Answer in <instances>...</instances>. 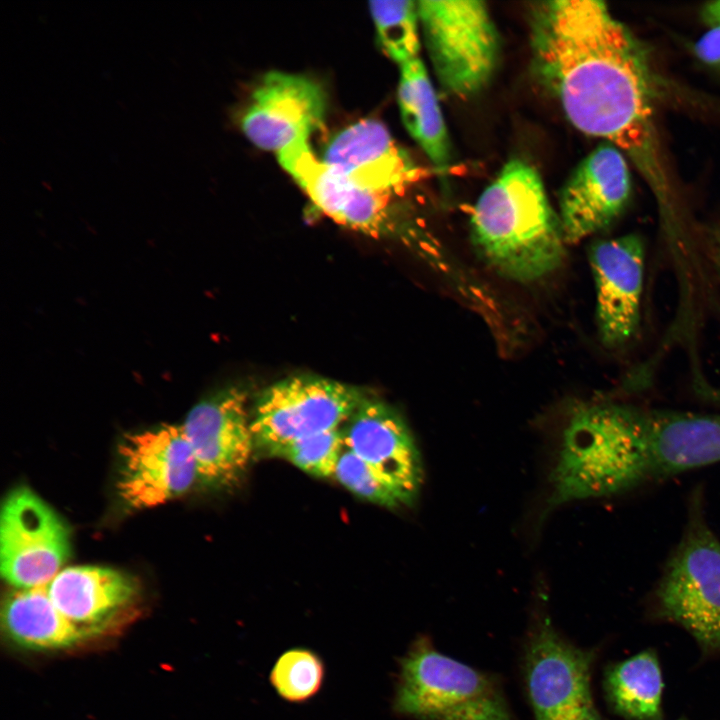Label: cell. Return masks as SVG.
<instances>
[{"label": "cell", "mask_w": 720, "mask_h": 720, "mask_svg": "<svg viewBox=\"0 0 720 720\" xmlns=\"http://www.w3.org/2000/svg\"><path fill=\"white\" fill-rule=\"evenodd\" d=\"M393 711L416 720H514L493 678L439 652L426 636L399 661Z\"/></svg>", "instance_id": "4"}, {"label": "cell", "mask_w": 720, "mask_h": 720, "mask_svg": "<svg viewBox=\"0 0 720 720\" xmlns=\"http://www.w3.org/2000/svg\"><path fill=\"white\" fill-rule=\"evenodd\" d=\"M181 427L195 457L198 480L215 487L240 480L255 447L243 390L230 387L201 401Z\"/></svg>", "instance_id": "12"}, {"label": "cell", "mask_w": 720, "mask_h": 720, "mask_svg": "<svg viewBox=\"0 0 720 720\" xmlns=\"http://www.w3.org/2000/svg\"><path fill=\"white\" fill-rule=\"evenodd\" d=\"M366 397L358 388L331 379L281 380L256 402L251 418L255 446L272 455L300 439L341 428Z\"/></svg>", "instance_id": "7"}, {"label": "cell", "mask_w": 720, "mask_h": 720, "mask_svg": "<svg viewBox=\"0 0 720 720\" xmlns=\"http://www.w3.org/2000/svg\"><path fill=\"white\" fill-rule=\"evenodd\" d=\"M119 452L117 489L132 508L162 505L188 491L198 479L195 457L181 426L163 425L129 434Z\"/></svg>", "instance_id": "11"}, {"label": "cell", "mask_w": 720, "mask_h": 720, "mask_svg": "<svg viewBox=\"0 0 720 720\" xmlns=\"http://www.w3.org/2000/svg\"><path fill=\"white\" fill-rule=\"evenodd\" d=\"M277 157L313 204L337 224L372 237L392 230L393 196L349 182L317 158L308 143L288 148Z\"/></svg>", "instance_id": "16"}, {"label": "cell", "mask_w": 720, "mask_h": 720, "mask_svg": "<svg viewBox=\"0 0 720 720\" xmlns=\"http://www.w3.org/2000/svg\"><path fill=\"white\" fill-rule=\"evenodd\" d=\"M326 113L323 88L304 75L271 71L253 90L239 117L244 135L258 148L276 154L308 143Z\"/></svg>", "instance_id": "10"}, {"label": "cell", "mask_w": 720, "mask_h": 720, "mask_svg": "<svg viewBox=\"0 0 720 720\" xmlns=\"http://www.w3.org/2000/svg\"><path fill=\"white\" fill-rule=\"evenodd\" d=\"M594 655L565 640L549 620L526 645L523 673L534 720H605L591 692Z\"/></svg>", "instance_id": "9"}, {"label": "cell", "mask_w": 720, "mask_h": 720, "mask_svg": "<svg viewBox=\"0 0 720 720\" xmlns=\"http://www.w3.org/2000/svg\"><path fill=\"white\" fill-rule=\"evenodd\" d=\"M698 59L720 72V26L711 27L694 46Z\"/></svg>", "instance_id": "26"}, {"label": "cell", "mask_w": 720, "mask_h": 720, "mask_svg": "<svg viewBox=\"0 0 720 720\" xmlns=\"http://www.w3.org/2000/svg\"><path fill=\"white\" fill-rule=\"evenodd\" d=\"M398 103L402 122L435 168L445 172L451 148L437 95L420 58L400 66Z\"/></svg>", "instance_id": "20"}, {"label": "cell", "mask_w": 720, "mask_h": 720, "mask_svg": "<svg viewBox=\"0 0 720 720\" xmlns=\"http://www.w3.org/2000/svg\"><path fill=\"white\" fill-rule=\"evenodd\" d=\"M1 620L7 636L24 648L63 649L91 638L57 609L46 586L14 589L7 594Z\"/></svg>", "instance_id": "19"}, {"label": "cell", "mask_w": 720, "mask_h": 720, "mask_svg": "<svg viewBox=\"0 0 720 720\" xmlns=\"http://www.w3.org/2000/svg\"><path fill=\"white\" fill-rule=\"evenodd\" d=\"M595 283L596 323L602 344L624 347L638 333L645 243L636 233L596 241L589 248Z\"/></svg>", "instance_id": "13"}, {"label": "cell", "mask_w": 720, "mask_h": 720, "mask_svg": "<svg viewBox=\"0 0 720 720\" xmlns=\"http://www.w3.org/2000/svg\"><path fill=\"white\" fill-rule=\"evenodd\" d=\"M369 10L385 53L400 66L418 57L417 2L372 1Z\"/></svg>", "instance_id": "22"}, {"label": "cell", "mask_w": 720, "mask_h": 720, "mask_svg": "<svg viewBox=\"0 0 720 720\" xmlns=\"http://www.w3.org/2000/svg\"><path fill=\"white\" fill-rule=\"evenodd\" d=\"M678 720H687V719L681 718V719H678Z\"/></svg>", "instance_id": "28"}, {"label": "cell", "mask_w": 720, "mask_h": 720, "mask_svg": "<svg viewBox=\"0 0 720 720\" xmlns=\"http://www.w3.org/2000/svg\"><path fill=\"white\" fill-rule=\"evenodd\" d=\"M333 477L351 493L373 504L391 509L405 506L402 498L346 447Z\"/></svg>", "instance_id": "25"}, {"label": "cell", "mask_w": 720, "mask_h": 720, "mask_svg": "<svg viewBox=\"0 0 720 720\" xmlns=\"http://www.w3.org/2000/svg\"><path fill=\"white\" fill-rule=\"evenodd\" d=\"M658 616L683 627L706 655L720 653V540L692 496L688 519L654 592Z\"/></svg>", "instance_id": "5"}, {"label": "cell", "mask_w": 720, "mask_h": 720, "mask_svg": "<svg viewBox=\"0 0 720 720\" xmlns=\"http://www.w3.org/2000/svg\"><path fill=\"white\" fill-rule=\"evenodd\" d=\"M71 552L62 518L28 487L5 498L0 516V568L14 589L46 586Z\"/></svg>", "instance_id": "8"}, {"label": "cell", "mask_w": 720, "mask_h": 720, "mask_svg": "<svg viewBox=\"0 0 720 720\" xmlns=\"http://www.w3.org/2000/svg\"><path fill=\"white\" fill-rule=\"evenodd\" d=\"M322 161L354 185L390 196L422 177V170L374 119L339 131L327 144Z\"/></svg>", "instance_id": "17"}, {"label": "cell", "mask_w": 720, "mask_h": 720, "mask_svg": "<svg viewBox=\"0 0 720 720\" xmlns=\"http://www.w3.org/2000/svg\"><path fill=\"white\" fill-rule=\"evenodd\" d=\"M472 241L497 272L531 282L556 270L565 257L559 215L530 164L507 162L482 192L471 218Z\"/></svg>", "instance_id": "3"}, {"label": "cell", "mask_w": 720, "mask_h": 720, "mask_svg": "<svg viewBox=\"0 0 720 720\" xmlns=\"http://www.w3.org/2000/svg\"><path fill=\"white\" fill-rule=\"evenodd\" d=\"M718 462L720 415L582 404L562 433L551 502L618 495Z\"/></svg>", "instance_id": "2"}, {"label": "cell", "mask_w": 720, "mask_h": 720, "mask_svg": "<svg viewBox=\"0 0 720 720\" xmlns=\"http://www.w3.org/2000/svg\"><path fill=\"white\" fill-rule=\"evenodd\" d=\"M663 679L653 650L611 665L604 690L614 712L627 720H661Z\"/></svg>", "instance_id": "21"}, {"label": "cell", "mask_w": 720, "mask_h": 720, "mask_svg": "<svg viewBox=\"0 0 720 720\" xmlns=\"http://www.w3.org/2000/svg\"><path fill=\"white\" fill-rule=\"evenodd\" d=\"M347 449L364 461L403 500H416L423 482L421 455L400 414L366 397L341 427Z\"/></svg>", "instance_id": "14"}, {"label": "cell", "mask_w": 720, "mask_h": 720, "mask_svg": "<svg viewBox=\"0 0 720 720\" xmlns=\"http://www.w3.org/2000/svg\"><path fill=\"white\" fill-rule=\"evenodd\" d=\"M701 17L710 28L720 26V0L706 3L701 10Z\"/></svg>", "instance_id": "27"}, {"label": "cell", "mask_w": 720, "mask_h": 720, "mask_svg": "<svg viewBox=\"0 0 720 720\" xmlns=\"http://www.w3.org/2000/svg\"><path fill=\"white\" fill-rule=\"evenodd\" d=\"M46 591L57 609L92 637L107 631L135 603L136 582L107 567L73 566L62 569Z\"/></svg>", "instance_id": "18"}, {"label": "cell", "mask_w": 720, "mask_h": 720, "mask_svg": "<svg viewBox=\"0 0 720 720\" xmlns=\"http://www.w3.org/2000/svg\"><path fill=\"white\" fill-rule=\"evenodd\" d=\"M631 176L623 152L610 143L592 150L561 189L559 218L566 243L609 227L627 207Z\"/></svg>", "instance_id": "15"}, {"label": "cell", "mask_w": 720, "mask_h": 720, "mask_svg": "<svg viewBox=\"0 0 720 720\" xmlns=\"http://www.w3.org/2000/svg\"><path fill=\"white\" fill-rule=\"evenodd\" d=\"M535 72L571 124L634 163L667 212L672 190L653 116L652 74L641 45L598 0H552L531 9Z\"/></svg>", "instance_id": "1"}, {"label": "cell", "mask_w": 720, "mask_h": 720, "mask_svg": "<svg viewBox=\"0 0 720 720\" xmlns=\"http://www.w3.org/2000/svg\"><path fill=\"white\" fill-rule=\"evenodd\" d=\"M324 677L325 666L321 657L311 649L295 647L278 657L269 680L282 699L303 703L319 692Z\"/></svg>", "instance_id": "23"}, {"label": "cell", "mask_w": 720, "mask_h": 720, "mask_svg": "<svg viewBox=\"0 0 720 720\" xmlns=\"http://www.w3.org/2000/svg\"><path fill=\"white\" fill-rule=\"evenodd\" d=\"M419 21L434 72L451 95L468 98L492 79L500 39L485 2L417 1Z\"/></svg>", "instance_id": "6"}, {"label": "cell", "mask_w": 720, "mask_h": 720, "mask_svg": "<svg viewBox=\"0 0 720 720\" xmlns=\"http://www.w3.org/2000/svg\"><path fill=\"white\" fill-rule=\"evenodd\" d=\"M344 448L342 429L338 428L295 441L278 449L272 456L287 460L311 476L329 478L334 476Z\"/></svg>", "instance_id": "24"}]
</instances>
